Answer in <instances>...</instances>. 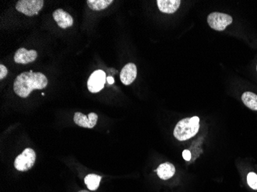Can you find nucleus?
I'll use <instances>...</instances> for the list:
<instances>
[{
  "instance_id": "f257e3e1",
  "label": "nucleus",
  "mask_w": 257,
  "mask_h": 192,
  "mask_svg": "<svg viewBox=\"0 0 257 192\" xmlns=\"http://www.w3.org/2000/svg\"><path fill=\"white\" fill-rule=\"evenodd\" d=\"M48 79L45 75L41 73L30 72L21 73L15 79L14 92L18 96L27 98L35 89H43L46 87Z\"/></svg>"
},
{
  "instance_id": "aec40b11",
  "label": "nucleus",
  "mask_w": 257,
  "mask_h": 192,
  "mask_svg": "<svg viewBox=\"0 0 257 192\" xmlns=\"http://www.w3.org/2000/svg\"><path fill=\"white\" fill-rule=\"evenodd\" d=\"M88 192V191L82 190V191H80V192Z\"/></svg>"
},
{
  "instance_id": "0eeeda50",
  "label": "nucleus",
  "mask_w": 257,
  "mask_h": 192,
  "mask_svg": "<svg viewBox=\"0 0 257 192\" xmlns=\"http://www.w3.org/2000/svg\"><path fill=\"white\" fill-rule=\"evenodd\" d=\"M73 120L79 126L92 128L97 123L98 115L94 113H89L88 116L85 115L81 113H76Z\"/></svg>"
},
{
  "instance_id": "4468645a",
  "label": "nucleus",
  "mask_w": 257,
  "mask_h": 192,
  "mask_svg": "<svg viewBox=\"0 0 257 192\" xmlns=\"http://www.w3.org/2000/svg\"><path fill=\"white\" fill-rule=\"evenodd\" d=\"M102 177L95 174H89L84 178V182L88 189L90 191H96L99 188Z\"/></svg>"
},
{
  "instance_id": "9b49d317",
  "label": "nucleus",
  "mask_w": 257,
  "mask_h": 192,
  "mask_svg": "<svg viewBox=\"0 0 257 192\" xmlns=\"http://www.w3.org/2000/svg\"><path fill=\"white\" fill-rule=\"evenodd\" d=\"M157 5L162 12L172 14L176 12L180 5V0H158Z\"/></svg>"
},
{
  "instance_id": "20e7f679",
  "label": "nucleus",
  "mask_w": 257,
  "mask_h": 192,
  "mask_svg": "<svg viewBox=\"0 0 257 192\" xmlns=\"http://www.w3.org/2000/svg\"><path fill=\"white\" fill-rule=\"evenodd\" d=\"M207 23L213 30L223 31L228 26L233 23V18L225 13L212 12L207 17Z\"/></svg>"
},
{
  "instance_id": "6e6552de",
  "label": "nucleus",
  "mask_w": 257,
  "mask_h": 192,
  "mask_svg": "<svg viewBox=\"0 0 257 192\" xmlns=\"http://www.w3.org/2000/svg\"><path fill=\"white\" fill-rule=\"evenodd\" d=\"M137 76V69L134 63H128L126 65L121 73H120V80L126 85H130L136 79Z\"/></svg>"
},
{
  "instance_id": "dca6fc26",
  "label": "nucleus",
  "mask_w": 257,
  "mask_h": 192,
  "mask_svg": "<svg viewBox=\"0 0 257 192\" xmlns=\"http://www.w3.org/2000/svg\"><path fill=\"white\" fill-rule=\"evenodd\" d=\"M247 183L254 190H257V175L254 172H250L247 175Z\"/></svg>"
},
{
  "instance_id": "f8f14e48",
  "label": "nucleus",
  "mask_w": 257,
  "mask_h": 192,
  "mask_svg": "<svg viewBox=\"0 0 257 192\" xmlns=\"http://www.w3.org/2000/svg\"><path fill=\"white\" fill-rule=\"evenodd\" d=\"M159 178L163 180H168L175 175V168L173 164L170 162H165L160 164L157 169Z\"/></svg>"
},
{
  "instance_id": "39448f33",
  "label": "nucleus",
  "mask_w": 257,
  "mask_h": 192,
  "mask_svg": "<svg viewBox=\"0 0 257 192\" xmlns=\"http://www.w3.org/2000/svg\"><path fill=\"white\" fill-rule=\"evenodd\" d=\"M43 4V0H20L18 1L16 9L26 16H33L38 14Z\"/></svg>"
},
{
  "instance_id": "f3484780",
  "label": "nucleus",
  "mask_w": 257,
  "mask_h": 192,
  "mask_svg": "<svg viewBox=\"0 0 257 192\" xmlns=\"http://www.w3.org/2000/svg\"><path fill=\"white\" fill-rule=\"evenodd\" d=\"M8 74V70L3 65H0V79H3Z\"/></svg>"
},
{
  "instance_id": "2eb2a0df",
  "label": "nucleus",
  "mask_w": 257,
  "mask_h": 192,
  "mask_svg": "<svg viewBox=\"0 0 257 192\" xmlns=\"http://www.w3.org/2000/svg\"><path fill=\"white\" fill-rule=\"evenodd\" d=\"M87 4L92 10L100 11L113 3V0H87Z\"/></svg>"
},
{
  "instance_id": "9d476101",
  "label": "nucleus",
  "mask_w": 257,
  "mask_h": 192,
  "mask_svg": "<svg viewBox=\"0 0 257 192\" xmlns=\"http://www.w3.org/2000/svg\"><path fill=\"white\" fill-rule=\"evenodd\" d=\"M53 19L58 26L62 29L69 28L73 25V19L71 15L62 9H56L52 14Z\"/></svg>"
},
{
  "instance_id": "f03ea898",
  "label": "nucleus",
  "mask_w": 257,
  "mask_h": 192,
  "mask_svg": "<svg viewBox=\"0 0 257 192\" xmlns=\"http://www.w3.org/2000/svg\"><path fill=\"white\" fill-rule=\"evenodd\" d=\"M200 129V118L197 116L183 118L175 125L173 131L174 137L177 140L183 142L191 139L198 133Z\"/></svg>"
},
{
  "instance_id": "412c9836",
  "label": "nucleus",
  "mask_w": 257,
  "mask_h": 192,
  "mask_svg": "<svg viewBox=\"0 0 257 192\" xmlns=\"http://www.w3.org/2000/svg\"></svg>"
},
{
  "instance_id": "423d86ee",
  "label": "nucleus",
  "mask_w": 257,
  "mask_h": 192,
  "mask_svg": "<svg viewBox=\"0 0 257 192\" xmlns=\"http://www.w3.org/2000/svg\"><path fill=\"white\" fill-rule=\"evenodd\" d=\"M106 73L103 70H96L89 77L87 86L89 92L96 93L104 88L106 83Z\"/></svg>"
},
{
  "instance_id": "1a4fd4ad",
  "label": "nucleus",
  "mask_w": 257,
  "mask_h": 192,
  "mask_svg": "<svg viewBox=\"0 0 257 192\" xmlns=\"http://www.w3.org/2000/svg\"><path fill=\"white\" fill-rule=\"evenodd\" d=\"M37 52L35 50H26L25 48L18 49L15 54L14 61L18 64H27L37 59Z\"/></svg>"
},
{
  "instance_id": "ddd939ff",
  "label": "nucleus",
  "mask_w": 257,
  "mask_h": 192,
  "mask_svg": "<svg viewBox=\"0 0 257 192\" xmlns=\"http://www.w3.org/2000/svg\"><path fill=\"white\" fill-rule=\"evenodd\" d=\"M242 101L247 108L257 111V95L251 92H246L242 95Z\"/></svg>"
},
{
  "instance_id": "7ed1b4c3",
  "label": "nucleus",
  "mask_w": 257,
  "mask_h": 192,
  "mask_svg": "<svg viewBox=\"0 0 257 192\" xmlns=\"http://www.w3.org/2000/svg\"><path fill=\"white\" fill-rule=\"evenodd\" d=\"M36 153L32 149H25L22 154H19L16 157L15 160V168L19 171H26L33 168L35 164Z\"/></svg>"
},
{
  "instance_id": "6ab92c4d",
  "label": "nucleus",
  "mask_w": 257,
  "mask_h": 192,
  "mask_svg": "<svg viewBox=\"0 0 257 192\" xmlns=\"http://www.w3.org/2000/svg\"><path fill=\"white\" fill-rule=\"evenodd\" d=\"M106 80H107L108 83L110 84V85H113L114 83V78L112 77H107Z\"/></svg>"
},
{
  "instance_id": "a211bd4d",
  "label": "nucleus",
  "mask_w": 257,
  "mask_h": 192,
  "mask_svg": "<svg viewBox=\"0 0 257 192\" xmlns=\"http://www.w3.org/2000/svg\"><path fill=\"white\" fill-rule=\"evenodd\" d=\"M182 156H183V158H184L186 161H188L191 159V153H190L189 150L183 151Z\"/></svg>"
}]
</instances>
